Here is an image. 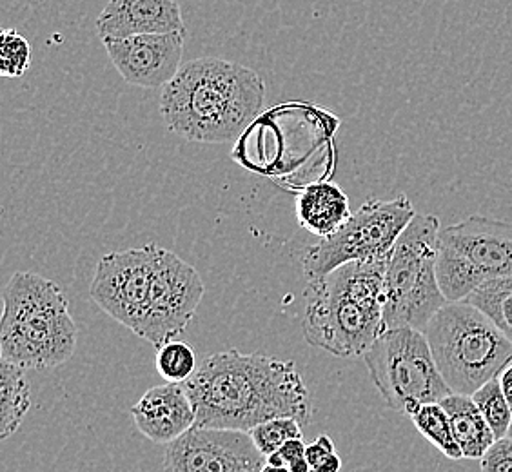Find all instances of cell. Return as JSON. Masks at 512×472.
Wrapping results in <instances>:
<instances>
[{"label":"cell","mask_w":512,"mask_h":472,"mask_svg":"<svg viewBox=\"0 0 512 472\" xmlns=\"http://www.w3.org/2000/svg\"><path fill=\"white\" fill-rule=\"evenodd\" d=\"M198 427L251 433L275 418L311 422V394L293 362L229 349L211 354L184 384Z\"/></svg>","instance_id":"1"},{"label":"cell","mask_w":512,"mask_h":472,"mask_svg":"<svg viewBox=\"0 0 512 472\" xmlns=\"http://www.w3.org/2000/svg\"><path fill=\"white\" fill-rule=\"evenodd\" d=\"M266 84L238 62L202 57L184 64L162 88L160 113L191 142L224 144L240 137L264 108Z\"/></svg>","instance_id":"2"},{"label":"cell","mask_w":512,"mask_h":472,"mask_svg":"<svg viewBox=\"0 0 512 472\" xmlns=\"http://www.w3.org/2000/svg\"><path fill=\"white\" fill-rule=\"evenodd\" d=\"M387 258L351 262L309 282L306 342L338 358L364 356L384 333Z\"/></svg>","instance_id":"3"},{"label":"cell","mask_w":512,"mask_h":472,"mask_svg":"<svg viewBox=\"0 0 512 472\" xmlns=\"http://www.w3.org/2000/svg\"><path fill=\"white\" fill-rule=\"evenodd\" d=\"M79 329L69 302L53 280L20 271L4 291L0 354L26 371L53 369L75 353Z\"/></svg>","instance_id":"4"},{"label":"cell","mask_w":512,"mask_h":472,"mask_svg":"<svg viewBox=\"0 0 512 472\" xmlns=\"http://www.w3.org/2000/svg\"><path fill=\"white\" fill-rule=\"evenodd\" d=\"M434 360L454 394L471 396L512 362V342L467 302H449L424 331Z\"/></svg>","instance_id":"5"},{"label":"cell","mask_w":512,"mask_h":472,"mask_svg":"<svg viewBox=\"0 0 512 472\" xmlns=\"http://www.w3.org/2000/svg\"><path fill=\"white\" fill-rule=\"evenodd\" d=\"M440 226L438 217L416 213L398 238L385 271L384 329L425 331L449 304L436 276Z\"/></svg>","instance_id":"6"},{"label":"cell","mask_w":512,"mask_h":472,"mask_svg":"<svg viewBox=\"0 0 512 472\" xmlns=\"http://www.w3.org/2000/svg\"><path fill=\"white\" fill-rule=\"evenodd\" d=\"M362 358L378 393L396 413L411 418L418 407L440 404L453 394L424 331L385 329Z\"/></svg>","instance_id":"7"},{"label":"cell","mask_w":512,"mask_h":472,"mask_svg":"<svg viewBox=\"0 0 512 472\" xmlns=\"http://www.w3.org/2000/svg\"><path fill=\"white\" fill-rule=\"evenodd\" d=\"M436 276L447 302H463L483 284L512 276V222L471 215L442 229Z\"/></svg>","instance_id":"8"},{"label":"cell","mask_w":512,"mask_h":472,"mask_svg":"<svg viewBox=\"0 0 512 472\" xmlns=\"http://www.w3.org/2000/svg\"><path fill=\"white\" fill-rule=\"evenodd\" d=\"M414 217L413 202L404 193L391 200L369 198L336 233L320 238L318 244L304 253L302 267L307 284L345 264L391 256L398 238Z\"/></svg>","instance_id":"9"},{"label":"cell","mask_w":512,"mask_h":472,"mask_svg":"<svg viewBox=\"0 0 512 472\" xmlns=\"http://www.w3.org/2000/svg\"><path fill=\"white\" fill-rule=\"evenodd\" d=\"M158 251L157 244H148L102 256L89 287L91 300L137 336L146 320Z\"/></svg>","instance_id":"10"},{"label":"cell","mask_w":512,"mask_h":472,"mask_svg":"<svg viewBox=\"0 0 512 472\" xmlns=\"http://www.w3.org/2000/svg\"><path fill=\"white\" fill-rule=\"evenodd\" d=\"M206 293L197 269L168 249L158 251L146 320L138 336L160 349L186 331Z\"/></svg>","instance_id":"11"},{"label":"cell","mask_w":512,"mask_h":472,"mask_svg":"<svg viewBox=\"0 0 512 472\" xmlns=\"http://www.w3.org/2000/svg\"><path fill=\"white\" fill-rule=\"evenodd\" d=\"M266 456L251 434L195 425L164 454L166 472H262Z\"/></svg>","instance_id":"12"},{"label":"cell","mask_w":512,"mask_h":472,"mask_svg":"<svg viewBox=\"0 0 512 472\" xmlns=\"http://www.w3.org/2000/svg\"><path fill=\"white\" fill-rule=\"evenodd\" d=\"M188 30L104 40L109 59L122 79L138 88H166L182 68Z\"/></svg>","instance_id":"13"},{"label":"cell","mask_w":512,"mask_h":472,"mask_svg":"<svg viewBox=\"0 0 512 472\" xmlns=\"http://www.w3.org/2000/svg\"><path fill=\"white\" fill-rule=\"evenodd\" d=\"M95 26L102 42L188 30L177 0H109Z\"/></svg>","instance_id":"14"},{"label":"cell","mask_w":512,"mask_h":472,"mask_svg":"<svg viewBox=\"0 0 512 472\" xmlns=\"http://www.w3.org/2000/svg\"><path fill=\"white\" fill-rule=\"evenodd\" d=\"M131 418L142 436L171 445L197 425L188 389L180 384L155 385L131 407Z\"/></svg>","instance_id":"15"},{"label":"cell","mask_w":512,"mask_h":472,"mask_svg":"<svg viewBox=\"0 0 512 472\" xmlns=\"http://www.w3.org/2000/svg\"><path fill=\"white\" fill-rule=\"evenodd\" d=\"M351 217L349 197L333 182H313L296 197L298 224L318 238L333 235Z\"/></svg>","instance_id":"16"},{"label":"cell","mask_w":512,"mask_h":472,"mask_svg":"<svg viewBox=\"0 0 512 472\" xmlns=\"http://www.w3.org/2000/svg\"><path fill=\"white\" fill-rule=\"evenodd\" d=\"M440 405L449 416L454 440L458 443L463 458L467 460H482L493 443L496 442L489 423L485 422L480 409L476 407L471 396L451 394L444 398Z\"/></svg>","instance_id":"17"},{"label":"cell","mask_w":512,"mask_h":472,"mask_svg":"<svg viewBox=\"0 0 512 472\" xmlns=\"http://www.w3.org/2000/svg\"><path fill=\"white\" fill-rule=\"evenodd\" d=\"M31 407V387L26 369L4 362L0 364V438L6 440L19 431Z\"/></svg>","instance_id":"18"},{"label":"cell","mask_w":512,"mask_h":472,"mask_svg":"<svg viewBox=\"0 0 512 472\" xmlns=\"http://www.w3.org/2000/svg\"><path fill=\"white\" fill-rule=\"evenodd\" d=\"M463 302L474 305L512 342V276L483 284Z\"/></svg>","instance_id":"19"},{"label":"cell","mask_w":512,"mask_h":472,"mask_svg":"<svg viewBox=\"0 0 512 472\" xmlns=\"http://www.w3.org/2000/svg\"><path fill=\"white\" fill-rule=\"evenodd\" d=\"M411 420H413L414 427L418 429V433L422 434L427 442L433 443L434 447L444 454L445 458L454 460V462L463 460L462 451L454 440L449 416L445 413L442 405H422L411 414Z\"/></svg>","instance_id":"20"},{"label":"cell","mask_w":512,"mask_h":472,"mask_svg":"<svg viewBox=\"0 0 512 472\" xmlns=\"http://www.w3.org/2000/svg\"><path fill=\"white\" fill-rule=\"evenodd\" d=\"M157 371L168 384L184 385L197 373L198 362L195 349L188 342L171 340L157 349Z\"/></svg>","instance_id":"21"},{"label":"cell","mask_w":512,"mask_h":472,"mask_svg":"<svg viewBox=\"0 0 512 472\" xmlns=\"http://www.w3.org/2000/svg\"><path fill=\"white\" fill-rule=\"evenodd\" d=\"M474 404L480 409L485 422L489 423L496 440L505 438L509 433L512 422V409L509 402L505 400L502 387L498 384V378L482 385L476 393L471 394Z\"/></svg>","instance_id":"22"},{"label":"cell","mask_w":512,"mask_h":472,"mask_svg":"<svg viewBox=\"0 0 512 472\" xmlns=\"http://www.w3.org/2000/svg\"><path fill=\"white\" fill-rule=\"evenodd\" d=\"M302 427L304 425L295 418H275V420L260 423L249 434L258 447V451L264 456H269V454L276 453L278 449H282L287 442L304 438Z\"/></svg>","instance_id":"23"},{"label":"cell","mask_w":512,"mask_h":472,"mask_svg":"<svg viewBox=\"0 0 512 472\" xmlns=\"http://www.w3.org/2000/svg\"><path fill=\"white\" fill-rule=\"evenodd\" d=\"M30 42L17 30L2 31L0 39V75L6 79H19L31 66Z\"/></svg>","instance_id":"24"},{"label":"cell","mask_w":512,"mask_h":472,"mask_svg":"<svg viewBox=\"0 0 512 472\" xmlns=\"http://www.w3.org/2000/svg\"><path fill=\"white\" fill-rule=\"evenodd\" d=\"M307 445L304 438L300 440H291L287 442L282 449H278L276 453L266 456L267 465H275V467H286L291 472H309V462L306 458Z\"/></svg>","instance_id":"25"},{"label":"cell","mask_w":512,"mask_h":472,"mask_svg":"<svg viewBox=\"0 0 512 472\" xmlns=\"http://www.w3.org/2000/svg\"><path fill=\"white\" fill-rule=\"evenodd\" d=\"M480 471L512 472V438L505 436L493 443L480 460Z\"/></svg>","instance_id":"26"},{"label":"cell","mask_w":512,"mask_h":472,"mask_svg":"<svg viewBox=\"0 0 512 472\" xmlns=\"http://www.w3.org/2000/svg\"><path fill=\"white\" fill-rule=\"evenodd\" d=\"M333 454H336L335 442L327 436V434H320L315 438V442L307 445L306 458L309 462L311 471L318 469L322 463L327 462Z\"/></svg>","instance_id":"27"},{"label":"cell","mask_w":512,"mask_h":472,"mask_svg":"<svg viewBox=\"0 0 512 472\" xmlns=\"http://www.w3.org/2000/svg\"><path fill=\"white\" fill-rule=\"evenodd\" d=\"M498 384L502 387L503 396H505V400L509 402L512 409V362L498 376Z\"/></svg>","instance_id":"28"},{"label":"cell","mask_w":512,"mask_h":472,"mask_svg":"<svg viewBox=\"0 0 512 472\" xmlns=\"http://www.w3.org/2000/svg\"><path fill=\"white\" fill-rule=\"evenodd\" d=\"M262 472H291L286 467H275V465H267L262 469Z\"/></svg>","instance_id":"29"},{"label":"cell","mask_w":512,"mask_h":472,"mask_svg":"<svg viewBox=\"0 0 512 472\" xmlns=\"http://www.w3.org/2000/svg\"><path fill=\"white\" fill-rule=\"evenodd\" d=\"M507 436H509V438H512V422L511 427H509V433H507Z\"/></svg>","instance_id":"30"}]
</instances>
